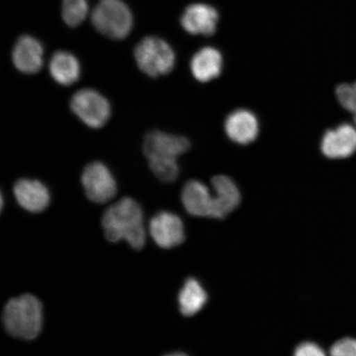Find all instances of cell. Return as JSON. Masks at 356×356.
I'll use <instances>...</instances> for the list:
<instances>
[{"instance_id": "cell-1", "label": "cell", "mask_w": 356, "mask_h": 356, "mask_svg": "<svg viewBox=\"0 0 356 356\" xmlns=\"http://www.w3.org/2000/svg\"><path fill=\"white\" fill-rule=\"evenodd\" d=\"M102 224L106 238L110 242L124 240L136 250L145 246L143 211L135 200L124 197L113 204L105 211Z\"/></svg>"}, {"instance_id": "cell-2", "label": "cell", "mask_w": 356, "mask_h": 356, "mask_svg": "<svg viewBox=\"0 0 356 356\" xmlns=\"http://www.w3.org/2000/svg\"><path fill=\"white\" fill-rule=\"evenodd\" d=\"M42 305L32 295H24L8 301L3 312V323L11 336L33 340L41 332Z\"/></svg>"}, {"instance_id": "cell-3", "label": "cell", "mask_w": 356, "mask_h": 356, "mask_svg": "<svg viewBox=\"0 0 356 356\" xmlns=\"http://www.w3.org/2000/svg\"><path fill=\"white\" fill-rule=\"evenodd\" d=\"M92 22L99 33L113 39H123L131 33L132 13L122 0H100L92 13Z\"/></svg>"}, {"instance_id": "cell-4", "label": "cell", "mask_w": 356, "mask_h": 356, "mask_svg": "<svg viewBox=\"0 0 356 356\" xmlns=\"http://www.w3.org/2000/svg\"><path fill=\"white\" fill-rule=\"evenodd\" d=\"M138 67L150 77L170 73L175 65V51L163 40L147 37L137 44L135 52Z\"/></svg>"}, {"instance_id": "cell-5", "label": "cell", "mask_w": 356, "mask_h": 356, "mask_svg": "<svg viewBox=\"0 0 356 356\" xmlns=\"http://www.w3.org/2000/svg\"><path fill=\"white\" fill-rule=\"evenodd\" d=\"M70 106L86 126L93 129L105 126L111 117L109 102L93 89L84 88L75 93Z\"/></svg>"}, {"instance_id": "cell-6", "label": "cell", "mask_w": 356, "mask_h": 356, "mask_svg": "<svg viewBox=\"0 0 356 356\" xmlns=\"http://www.w3.org/2000/svg\"><path fill=\"white\" fill-rule=\"evenodd\" d=\"M82 184L89 200L96 203H106L117 193V184L108 167L95 162L84 169Z\"/></svg>"}, {"instance_id": "cell-7", "label": "cell", "mask_w": 356, "mask_h": 356, "mask_svg": "<svg viewBox=\"0 0 356 356\" xmlns=\"http://www.w3.org/2000/svg\"><path fill=\"white\" fill-rule=\"evenodd\" d=\"M149 233L160 248H172L184 243V222L175 213L162 211L152 218L149 222Z\"/></svg>"}, {"instance_id": "cell-8", "label": "cell", "mask_w": 356, "mask_h": 356, "mask_svg": "<svg viewBox=\"0 0 356 356\" xmlns=\"http://www.w3.org/2000/svg\"><path fill=\"white\" fill-rule=\"evenodd\" d=\"M190 142L186 138L154 131L147 134L143 149L146 158L177 159L188 152Z\"/></svg>"}, {"instance_id": "cell-9", "label": "cell", "mask_w": 356, "mask_h": 356, "mask_svg": "<svg viewBox=\"0 0 356 356\" xmlns=\"http://www.w3.org/2000/svg\"><path fill=\"white\" fill-rule=\"evenodd\" d=\"M323 154L329 159H346L356 152V128L349 124L329 130L321 142Z\"/></svg>"}, {"instance_id": "cell-10", "label": "cell", "mask_w": 356, "mask_h": 356, "mask_svg": "<svg viewBox=\"0 0 356 356\" xmlns=\"http://www.w3.org/2000/svg\"><path fill=\"white\" fill-rule=\"evenodd\" d=\"M219 13L207 3H194L186 8L181 24L193 35H211L216 33Z\"/></svg>"}, {"instance_id": "cell-11", "label": "cell", "mask_w": 356, "mask_h": 356, "mask_svg": "<svg viewBox=\"0 0 356 356\" xmlns=\"http://www.w3.org/2000/svg\"><path fill=\"white\" fill-rule=\"evenodd\" d=\"M225 128L231 140L239 145H248L257 139L259 124L256 115L246 109L233 111L226 118Z\"/></svg>"}, {"instance_id": "cell-12", "label": "cell", "mask_w": 356, "mask_h": 356, "mask_svg": "<svg viewBox=\"0 0 356 356\" xmlns=\"http://www.w3.org/2000/svg\"><path fill=\"white\" fill-rule=\"evenodd\" d=\"M213 217L224 219L238 207L241 194L233 179L225 175L213 177Z\"/></svg>"}, {"instance_id": "cell-13", "label": "cell", "mask_w": 356, "mask_h": 356, "mask_svg": "<svg viewBox=\"0 0 356 356\" xmlns=\"http://www.w3.org/2000/svg\"><path fill=\"white\" fill-rule=\"evenodd\" d=\"M181 202L190 215L213 217V195L207 185L197 180H191L181 191Z\"/></svg>"}, {"instance_id": "cell-14", "label": "cell", "mask_w": 356, "mask_h": 356, "mask_svg": "<svg viewBox=\"0 0 356 356\" xmlns=\"http://www.w3.org/2000/svg\"><path fill=\"white\" fill-rule=\"evenodd\" d=\"M13 61L16 68L25 74H35L43 65V48L38 40L22 35L13 51Z\"/></svg>"}, {"instance_id": "cell-15", "label": "cell", "mask_w": 356, "mask_h": 356, "mask_svg": "<svg viewBox=\"0 0 356 356\" xmlns=\"http://www.w3.org/2000/svg\"><path fill=\"white\" fill-rule=\"evenodd\" d=\"M13 191L17 203L26 211L42 212L50 203V193L41 181L22 179L17 182Z\"/></svg>"}, {"instance_id": "cell-16", "label": "cell", "mask_w": 356, "mask_h": 356, "mask_svg": "<svg viewBox=\"0 0 356 356\" xmlns=\"http://www.w3.org/2000/svg\"><path fill=\"white\" fill-rule=\"evenodd\" d=\"M222 56L215 47H207L195 53L191 61V70L199 82L207 83L220 76Z\"/></svg>"}, {"instance_id": "cell-17", "label": "cell", "mask_w": 356, "mask_h": 356, "mask_svg": "<svg viewBox=\"0 0 356 356\" xmlns=\"http://www.w3.org/2000/svg\"><path fill=\"white\" fill-rule=\"evenodd\" d=\"M49 68L52 78L62 86H71L79 78V62L76 58L68 52H56L51 58Z\"/></svg>"}, {"instance_id": "cell-18", "label": "cell", "mask_w": 356, "mask_h": 356, "mask_svg": "<svg viewBox=\"0 0 356 356\" xmlns=\"http://www.w3.org/2000/svg\"><path fill=\"white\" fill-rule=\"evenodd\" d=\"M178 301L181 314L193 316L203 309L207 301V295L197 280L190 278L181 289Z\"/></svg>"}, {"instance_id": "cell-19", "label": "cell", "mask_w": 356, "mask_h": 356, "mask_svg": "<svg viewBox=\"0 0 356 356\" xmlns=\"http://www.w3.org/2000/svg\"><path fill=\"white\" fill-rule=\"evenodd\" d=\"M88 13L87 0H63L62 17L67 25L77 26L81 24Z\"/></svg>"}, {"instance_id": "cell-20", "label": "cell", "mask_w": 356, "mask_h": 356, "mask_svg": "<svg viewBox=\"0 0 356 356\" xmlns=\"http://www.w3.org/2000/svg\"><path fill=\"white\" fill-rule=\"evenodd\" d=\"M148 160L151 170L163 181H175L179 175L177 159L154 158Z\"/></svg>"}, {"instance_id": "cell-21", "label": "cell", "mask_w": 356, "mask_h": 356, "mask_svg": "<svg viewBox=\"0 0 356 356\" xmlns=\"http://www.w3.org/2000/svg\"><path fill=\"white\" fill-rule=\"evenodd\" d=\"M336 95L343 108L353 113L356 126V82L340 84L337 87Z\"/></svg>"}, {"instance_id": "cell-22", "label": "cell", "mask_w": 356, "mask_h": 356, "mask_svg": "<svg viewBox=\"0 0 356 356\" xmlns=\"http://www.w3.org/2000/svg\"><path fill=\"white\" fill-rule=\"evenodd\" d=\"M331 356H356V340L344 338L332 346Z\"/></svg>"}, {"instance_id": "cell-23", "label": "cell", "mask_w": 356, "mask_h": 356, "mask_svg": "<svg viewBox=\"0 0 356 356\" xmlns=\"http://www.w3.org/2000/svg\"><path fill=\"white\" fill-rule=\"evenodd\" d=\"M293 356H327L321 347L312 343L305 342L297 347Z\"/></svg>"}, {"instance_id": "cell-24", "label": "cell", "mask_w": 356, "mask_h": 356, "mask_svg": "<svg viewBox=\"0 0 356 356\" xmlns=\"http://www.w3.org/2000/svg\"><path fill=\"white\" fill-rule=\"evenodd\" d=\"M166 356H188V355H186L184 353H175V354H171V355H168Z\"/></svg>"}]
</instances>
